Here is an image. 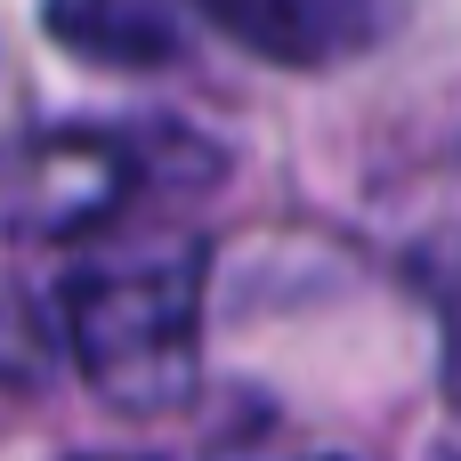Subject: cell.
Wrapping results in <instances>:
<instances>
[{"mask_svg":"<svg viewBox=\"0 0 461 461\" xmlns=\"http://www.w3.org/2000/svg\"><path fill=\"white\" fill-rule=\"evenodd\" d=\"M89 389L122 413H178L203 381V251L97 259L65 284Z\"/></svg>","mask_w":461,"mask_h":461,"instance_id":"cell-1","label":"cell"},{"mask_svg":"<svg viewBox=\"0 0 461 461\" xmlns=\"http://www.w3.org/2000/svg\"><path fill=\"white\" fill-rule=\"evenodd\" d=\"M178 130H41L0 154V219L16 235H89L154 186V154Z\"/></svg>","mask_w":461,"mask_h":461,"instance_id":"cell-2","label":"cell"},{"mask_svg":"<svg viewBox=\"0 0 461 461\" xmlns=\"http://www.w3.org/2000/svg\"><path fill=\"white\" fill-rule=\"evenodd\" d=\"M194 8L276 65H332L381 32V0H194Z\"/></svg>","mask_w":461,"mask_h":461,"instance_id":"cell-3","label":"cell"},{"mask_svg":"<svg viewBox=\"0 0 461 461\" xmlns=\"http://www.w3.org/2000/svg\"><path fill=\"white\" fill-rule=\"evenodd\" d=\"M49 41H65L89 65H122V73H162L186 49V16L178 0H41Z\"/></svg>","mask_w":461,"mask_h":461,"instance_id":"cell-4","label":"cell"},{"mask_svg":"<svg viewBox=\"0 0 461 461\" xmlns=\"http://www.w3.org/2000/svg\"><path fill=\"white\" fill-rule=\"evenodd\" d=\"M454 405H461V332H454Z\"/></svg>","mask_w":461,"mask_h":461,"instance_id":"cell-5","label":"cell"},{"mask_svg":"<svg viewBox=\"0 0 461 461\" xmlns=\"http://www.w3.org/2000/svg\"><path fill=\"white\" fill-rule=\"evenodd\" d=\"M97 461H130V454H97Z\"/></svg>","mask_w":461,"mask_h":461,"instance_id":"cell-6","label":"cell"}]
</instances>
